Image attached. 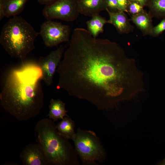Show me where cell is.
<instances>
[{
    "instance_id": "6da1fadb",
    "label": "cell",
    "mask_w": 165,
    "mask_h": 165,
    "mask_svg": "<svg viewBox=\"0 0 165 165\" xmlns=\"http://www.w3.org/2000/svg\"><path fill=\"white\" fill-rule=\"evenodd\" d=\"M56 72L57 89L107 110L144 90L143 75L117 43L74 29Z\"/></svg>"
},
{
    "instance_id": "7a4b0ae2",
    "label": "cell",
    "mask_w": 165,
    "mask_h": 165,
    "mask_svg": "<svg viewBox=\"0 0 165 165\" xmlns=\"http://www.w3.org/2000/svg\"><path fill=\"white\" fill-rule=\"evenodd\" d=\"M42 77L37 64H24L11 71L0 94V106L19 121L37 116L44 103Z\"/></svg>"
},
{
    "instance_id": "3957f363",
    "label": "cell",
    "mask_w": 165,
    "mask_h": 165,
    "mask_svg": "<svg viewBox=\"0 0 165 165\" xmlns=\"http://www.w3.org/2000/svg\"><path fill=\"white\" fill-rule=\"evenodd\" d=\"M34 131L36 141L43 148L49 165H79L75 147L58 133L53 120H40Z\"/></svg>"
},
{
    "instance_id": "277c9868",
    "label": "cell",
    "mask_w": 165,
    "mask_h": 165,
    "mask_svg": "<svg viewBox=\"0 0 165 165\" xmlns=\"http://www.w3.org/2000/svg\"><path fill=\"white\" fill-rule=\"evenodd\" d=\"M39 35L24 19L15 16L3 25L0 43L11 57L22 60L34 49L35 41Z\"/></svg>"
},
{
    "instance_id": "5b68a950",
    "label": "cell",
    "mask_w": 165,
    "mask_h": 165,
    "mask_svg": "<svg viewBox=\"0 0 165 165\" xmlns=\"http://www.w3.org/2000/svg\"><path fill=\"white\" fill-rule=\"evenodd\" d=\"M72 140L83 164L97 165V162L102 163L106 159V151L94 131L79 128Z\"/></svg>"
},
{
    "instance_id": "8992f818",
    "label": "cell",
    "mask_w": 165,
    "mask_h": 165,
    "mask_svg": "<svg viewBox=\"0 0 165 165\" xmlns=\"http://www.w3.org/2000/svg\"><path fill=\"white\" fill-rule=\"evenodd\" d=\"M79 13L77 0H57L46 5L42 12L47 20L57 19L66 22L76 20Z\"/></svg>"
},
{
    "instance_id": "52a82bcc",
    "label": "cell",
    "mask_w": 165,
    "mask_h": 165,
    "mask_svg": "<svg viewBox=\"0 0 165 165\" xmlns=\"http://www.w3.org/2000/svg\"><path fill=\"white\" fill-rule=\"evenodd\" d=\"M70 27L60 22L47 20L40 26V35L45 46L52 47L69 40Z\"/></svg>"
},
{
    "instance_id": "ba28073f",
    "label": "cell",
    "mask_w": 165,
    "mask_h": 165,
    "mask_svg": "<svg viewBox=\"0 0 165 165\" xmlns=\"http://www.w3.org/2000/svg\"><path fill=\"white\" fill-rule=\"evenodd\" d=\"M65 46L61 45L51 51L46 56L41 57L38 65L42 73V80L48 86L52 85L54 74L65 51Z\"/></svg>"
},
{
    "instance_id": "9c48e42d",
    "label": "cell",
    "mask_w": 165,
    "mask_h": 165,
    "mask_svg": "<svg viewBox=\"0 0 165 165\" xmlns=\"http://www.w3.org/2000/svg\"><path fill=\"white\" fill-rule=\"evenodd\" d=\"M19 157L24 165H49L43 148L38 143H30L20 152Z\"/></svg>"
},
{
    "instance_id": "30bf717a",
    "label": "cell",
    "mask_w": 165,
    "mask_h": 165,
    "mask_svg": "<svg viewBox=\"0 0 165 165\" xmlns=\"http://www.w3.org/2000/svg\"><path fill=\"white\" fill-rule=\"evenodd\" d=\"M109 19L108 23L113 25L117 31L120 34H127L133 31L134 27L130 24L129 19L125 12L122 11L111 12L106 9Z\"/></svg>"
},
{
    "instance_id": "8fae6325",
    "label": "cell",
    "mask_w": 165,
    "mask_h": 165,
    "mask_svg": "<svg viewBox=\"0 0 165 165\" xmlns=\"http://www.w3.org/2000/svg\"><path fill=\"white\" fill-rule=\"evenodd\" d=\"M80 13L92 17L107 9L106 0H77Z\"/></svg>"
},
{
    "instance_id": "7c38bea8",
    "label": "cell",
    "mask_w": 165,
    "mask_h": 165,
    "mask_svg": "<svg viewBox=\"0 0 165 165\" xmlns=\"http://www.w3.org/2000/svg\"><path fill=\"white\" fill-rule=\"evenodd\" d=\"M28 0H0V20L16 16L23 11Z\"/></svg>"
},
{
    "instance_id": "4fadbf2b",
    "label": "cell",
    "mask_w": 165,
    "mask_h": 165,
    "mask_svg": "<svg viewBox=\"0 0 165 165\" xmlns=\"http://www.w3.org/2000/svg\"><path fill=\"white\" fill-rule=\"evenodd\" d=\"M152 16L145 11L138 15L132 16L130 20L141 31L144 36L150 35L154 26L152 24Z\"/></svg>"
},
{
    "instance_id": "5bb4252c",
    "label": "cell",
    "mask_w": 165,
    "mask_h": 165,
    "mask_svg": "<svg viewBox=\"0 0 165 165\" xmlns=\"http://www.w3.org/2000/svg\"><path fill=\"white\" fill-rule=\"evenodd\" d=\"M49 108V111L48 116L54 122L68 116L67 114L68 111L65 109V103L60 99H51Z\"/></svg>"
},
{
    "instance_id": "9a60e30c",
    "label": "cell",
    "mask_w": 165,
    "mask_h": 165,
    "mask_svg": "<svg viewBox=\"0 0 165 165\" xmlns=\"http://www.w3.org/2000/svg\"><path fill=\"white\" fill-rule=\"evenodd\" d=\"M91 17L86 22L87 30L94 37L97 38L100 34L104 32V26L108 23V20L99 14Z\"/></svg>"
},
{
    "instance_id": "2e32d148",
    "label": "cell",
    "mask_w": 165,
    "mask_h": 165,
    "mask_svg": "<svg viewBox=\"0 0 165 165\" xmlns=\"http://www.w3.org/2000/svg\"><path fill=\"white\" fill-rule=\"evenodd\" d=\"M57 129L62 136L68 139L72 140L74 136L75 124L74 121L68 116L65 117L57 125Z\"/></svg>"
},
{
    "instance_id": "e0dca14e",
    "label": "cell",
    "mask_w": 165,
    "mask_h": 165,
    "mask_svg": "<svg viewBox=\"0 0 165 165\" xmlns=\"http://www.w3.org/2000/svg\"><path fill=\"white\" fill-rule=\"evenodd\" d=\"M146 5L152 17L165 18V0H150Z\"/></svg>"
},
{
    "instance_id": "ac0fdd59",
    "label": "cell",
    "mask_w": 165,
    "mask_h": 165,
    "mask_svg": "<svg viewBox=\"0 0 165 165\" xmlns=\"http://www.w3.org/2000/svg\"><path fill=\"white\" fill-rule=\"evenodd\" d=\"M143 7L138 2L135 1H130L128 6L127 12L132 16H134L145 12Z\"/></svg>"
},
{
    "instance_id": "d6986e66",
    "label": "cell",
    "mask_w": 165,
    "mask_h": 165,
    "mask_svg": "<svg viewBox=\"0 0 165 165\" xmlns=\"http://www.w3.org/2000/svg\"><path fill=\"white\" fill-rule=\"evenodd\" d=\"M165 31V18H163L156 25L153 27L150 35L153 37H156Z\"/></svg>"
},
{
    "instance_id": "ffe728a7",
    "label": "cell",
    "mask_w": 165,
    "mask_h": 165,
    "mask_svg": "<svg viewBox=\"0 0 165 165\" xmlns=\"http://www.w3.org/2000/svg\"><path fill=\"white\" fill-rule=\"evenodd\" d=\"M107 9L111 12L121 11L117 0H106Z\"/></svg>"
},
{
    "instance_id": "44dd1931",
    "label": "cell",
    "mask_w": 165,
    "mask_h": 165,
    "mask_svg": "<svg viewBox=\"0 0 165 165\" xmlns=\"http://www.w3.org/2000/svg\"><path fill=\"white\" fill-rule=\"evenodd\" d=\"M121 11L127 12L128 6L130 3V0H117Z\"/></svg>"
},
{
    "instance_id": "7402d4cb",
    "label": "cell",
    "mask_w": 165,
    "mask_h": 165,
    "mask_svg": "<svg viewBox=\"0 0 165 165\" xmlns=\"http://www.w3.org/2000/svg\"><path fill=\"white\" fill-rule=\"evenodd\" d=\"M57 0H37L38 2L40 4L46 5L50 4Z\"/></svg>"
},
{
    "instance_id": "603a6c76",
    "label": "cell",
    "mask_w": 165,
    "mask_h": 165,
    "mask_svg": "<svg viewBox=\"0 0 165 165\" xmlns=\"http://www.w3.org/2000/svg\"><path fill=\"white\" fill-rule=\"evenodd\" d=\"M130 1H135L144 7L146 4L148 0H130Z\"/></svg>"
}]
</instances>
